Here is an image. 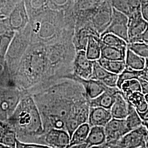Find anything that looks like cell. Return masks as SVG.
I'll use <instances>...</instances> for the list:
<instances>
[{
  "label": "cell",
  "mask_w": 148,
  "mask_h": 148,
  "mask_svg": "<svg viewBox=\"0 0 148 148\" xmlns=\"http://www.w3.org/2000/svg\"><path fill=\"white\" fill-rule=\"evenodd\" d=\"M90 125L88 122L83 123L77 127L72 134L68 148H75L84 143L90 132Z\"/></svg>",
  "instance_id": "d4e9b609"
},
{
  "label": "cell",
  "mask_w": 148,
  "mask_h": 148,
  "mask_svg": "<svg viewBox=\"0 0 148 148\" xmlns=\"http://www.w3.org/2000/svg\"><path fill=\"white\" fill-rule=\"evenodd\" d=\"M127 48L144 58H148V43L144 42L130 43Z\"/></svg>",
  "instance_id": "74e56055"
},
{
  "label": "cell",
  "mask_w": 148,
  "mask_h": 148,
  "mask_svg": "<svg viewBox=\"0 0 148 148\" xmlns=\"http://www.w3.org/2000/svg\"><path fill=\"white\" fill-rule=\"evenodd\" d=\"M13 81L17 88L26 91L41 90L55 82L46 45L30 44L13 77Z\"/></svg>",
  "instance_id": "7a4b0ae2"
},
{
  "label": "cell",
  "mask_w": 148,
  "mask_h": 148,
  "mask_svg": "<svg viewBox=\"0 0 148 148\" xmlns=\"http://www.w3.org/2000/svg\"><path fill=\"white\" fill-rule=\"evenodd\" d=\"M101 58L110 60L125 61L127 48L112 47L101 42Z\"/></svg>",
  "instance_id": "603a6c76"
},
{
  "label": "cell",
  "mask_w": 148,
  "mask_h": 148,
  "mask_svg": "<svg viewBox=\"0 0 148 148\" xmlns=\"http://www.w3.org/2000/svg\"><path fill=\"white\" fill-rule=\"evenodd\" d=\"M147 132L143 125L130 131L117 142L115 148H145V137Z\"/></svg>",
  "instance_id": "7c38bea8"
},
{
  "label": "cell",
  "mask_w": 148,
  "mask_h": 148,
  "mask_svg": "<svg viewBox=\"0 0 148 148\" xmlns=\"http://www.w3.org/2000/svg\"><path fill=\"white\" fill-rule=\"evenodd\" d=\"M76 0H48V8L53 11L68 12L71 11Z\"/></svg>",
  "instance_id": "d6a6232c"
},
{
  "label": "cell",
  "mask_w": 148,
  "mask_h": 148,
  "mask_svg": "<svg viewBox=\"0 0 148 148\" xmlns=\"http://www.w3.org/2000/svg\"><path fill=\"white\" fill-rule=\"evenodd\" d=\"M134 42H144L148 43V27L140 35L129 40L128 43Z\"/></svg>",
  "instance_id": "b9f144b4"
},
{
  "label": "cell",
  "mask_w": 148,
  "mask_h": 148,
  "mask_svg": "<svg viewBox=\"0 0 148 148\" xmlns=\"http://www.w3.org/2000/svg\"><path fill=\"white\" fill-rule=\"evenodd\" d=\"M145 148H148V131L145 137Z\"/></svg>",
  "instance_id": "681fc988"
},
{
  "label": "cell",
  "mask_w": 148,
  "mask_h": 148,
  "mask_svg": "<svg viewBox=\"0 0 148 148\" xmlns=\"http://www.w3.org/2000/svg\"><path fill=\"white\" fill-rule=\"evenodd\" d=\"M106 142L104 127L95 126L90 127V132L86 141L82 143L83 148L98 147Z\"/></svg>",
  "instance_id": "44dd1931"
},
{
  "label": "cell",
  "mask_w": 148,
  "mask_h": 148,
  "mask_svg": "<svg viewBox=\"0 0 148 148\" xmlns=\"http://www.w3.org/2000/svg\"><path fill=\"white\" fill-rule=\"evenodd\" d=\"M91 36L101 37V35L89 22L85 25L74 27L72 41L76 52L79 50H86L89 37Z\"/></svg>",
  "instance_id": "9a60e30c"
},
{
  "label": "cell",
  "mask_w": 148,
  "mask_h": 148,
  "mask_svg": "<svg viewBox=\"0 0 148 148\" xmlns=\"http://www.w3.org/2000/svg\"><path fill=\"white\" fill-rule=\"evenodd\" d=\"M112 14V7L109 0H105L90 18L92 25L100 35L109 25Z\"/></svg>",
  "instance_id": "8fae6325"
},
{
  "label": "cell",
  "mask_w": 148,
  "mask_h": 148,
  "mask_svg": "<svg viewBox=\"0 0 148 148\" xmlns=\"http://www.w3.org/2000/svg\"><path fill=\"white\" fill-rule=\"evenodd\" d=\"M16 139L15 131L7 122V126L0 139V144H3L6 148H16Z\"/></svg>",
  "instance_id": "1f68e13d"
},
{
  "label": "cell",
  "mask_w": 148,
  "mask_h": 148,
  "mask_svg": "<svg viewBox=\"0 0 148 148\" xmlns=\"http://www.w3.org/2000/svg\"><path fill=\"white\" fill-rule=\"evenodd\" d=\"M101 42L100 37L91 36L89 37L85 50L87 58L91 60H97L101 58Z\"/></svg>",
  "instance_id": "484cf974"
},
{
  "label": "cell",
  "mask_w": 148,
  "mask_h": 148,
  "mask_svg": "<svg viewBox=\"0 0 148 148\" xmlns=\"http://www.w3.org/2000/svg\"><path fill=\"white\" fill-rule=\"evenodd\" d=\"M130 13L134 11L140 10V7L143 0H127Z\"/></svg>",
  "instance_id": "7bdbcfd3"
},
{
  "label": "cell",
  "mask_w": 148,
  "mask_h": 148,
  "mask_svg": "<svg viewBox=\"0 0 148 148\" xmlns=\"http://www.w3.org/2000/svg\"><path fill=\"white\" fill-rule=\"evenodd\" d=\"M111 74V73L103 68L97 60H93L92 74L90 77L91 79L98 80L103 82Z\"/></svg>",
  "instance_id": "8d00e7d4"
},
{
  "label": "cell",
  "mask_w": 148,
  "mask_h": 148,
  "mask_svg": "<svg viewBox=\"0 0 148 148\" xmlns=\"http://www.w3.org/2000/svg\"><path fill=\"white\" fill-rule=\"evenodd\" d=\"M101 38L102 42L106 45L120 48H127L128 44L127 42L111 33L104 34L101 36Z\"/></svg>",
  "instance_id": "e575fe53"
},
{
  "label": "cell",
  "mask_w": 148,
  "mask_h": 148,
  "mask_svg": "<svg viewBox=\"0 0 148 148\" xmlns=\"http://www.w3.org/2000/svg\"><path fill=\"white\" fill-rule=\"evenodd\" d=\"M145 68L148 69V58L145 59Z\"/></svg>",
  "instance_id": "816d5d0a"
},
{
  "label": "cell",
  "mask_w": 148,
  "mask_h": 148,
  "mask_svg": "<svg viewBox=\"0 0 148 148\" xmlns=\"http://www.w3.org/2000/svg\"><path fill=\"white\" fill-rule=\"evenodd\" d=\"M105 0H76L72 8L75 23L79 27L90 22V18Z\"/></svg>",
  "instance_id": "52a82bcc"
},
{
  "label": "cell",
  "mask_w": 148,
  "mask_h": 148,
  "mask_svg": "<svg viewBox=\"0 0 148 148\" xmlns=\"http://www.w3.org/2000/svg\"><path fill=\"white\" fill-rule=\"evenodd\" d=\"M90 108L88 99L81 101L75 106L65 123V130L70 138L77 127L88 122Z\"/></svg>",
  "instance_id": "9c48e42d"
},
{
  "label": "cell",
  "mask_w": 148,
  "mask_h": 148,
  "mask_svg": "<svg viewBox=\"0 0 148 148\" xmlns=\"http://www.w3.org/2000/svg\"><path fill=\"white\" fill-rule=\"evenodd\" d=\"M143 73L142 70H135L126 67L120 74L118 75L116 87L120 89L122 83L127 80L136 79H138Z\"/></svg>",
  "instance_id": "d590c367"
},
{
  "label": "cell",
  "mask_w": 148,
  "mask_h": 148,
  "mask_svg": "<svg viewBox=\"0 0 148 148\" xmlns=\"http://www.w3.org/2000/svg\"><path fill=\"white\" fill-rule=\"evenodd\" d=\"M30 44V27L29 23L23 30L15 32L5 54V62L12 79Z\"/></svg>",
  "instance_id": "5b68a950"
},
{
  "label": "cell",
  "mask_w": 148,
  "mask_h": 148,
  "mask_svg": "<svg viewBox=\"0 0 148 148\" xmlns=\"http://www.w3.org/2000/svg\"><path fill=\"white\" fill-rule=\"evenodd\" d=\"M25 92L16 86L0 88V121L10 118Z\"/></svg>",
  "instance_id": "8992f818"
},
{
  "label": "cell",
  "mask_w": 148,
  "mask_h": 148,
  "mask_svg": "<svg viewBox=\"0 0 148 148\" xmlns=\"http://www.w3.org/2000/svg\"><path fill=\"white\" fill-rule=\"evenodd\" d=\"M29 21L48 9V0H24Z\"/></svg>",
  "instance_id": "cb8c5ba5"
},
{
  "label": "cell",
  "mask_w": 148,
  "mask_h": 148,
  "mask_svg": "<svg viewBox=\"0 0 148 148\" xmlns=\"http://www.w3.org/2000/svg\"><path fill=\"white\" fill-rule=\"evenodd\" d=\"M127 127L130 131L136 129L142 125L143 121L133 106L128 103V114L125 119Z\"/></svg>",
  "instance_id": "4dcf8cb0"
},
{
  "label": "cell",
  "mask_w": 148,
  "mask_h": 148,
  "mask_svg": "<svg viewBox=\"0 0 148 148\" xmlns=\"http://www.w3.org/2000/svg\"><path fill=\"white\" fill-rule=\"evenodd\" d=\"M122 95L126 99L135 92H141V86L139 79H134L124 81L120 88Z\"/></svg>",
  "instance_id": "836d02e7"
},
{
  "label": "cell",
  "mask_w": 148,
  "mask_h": 148,
  "mask_svg": "<svg viewBox=\"0 0 148 148\" xmlns=\"http://www.w3.org/2000/svg\"><path fill=\"white\" fill-rule=\"evenodd\" d=\"M106 142L100 148H115L117 142L130 131L127 128L125 119L112 118L104 126Z\"/></svg>",
  "instance_id": "ba28073f"
},
{
  "label": "cell",
  "mask_w": 148,
  "mask_h": 148,
  "mask_svg": "<svg viewBox=\"0 0 148 148\" xmlns=\"http://www.w3.org/2000/svg\"><path fill=\"white\" fill-rule=\"evenodd\" d=\"M110 110L100 106H90L88 123L90 127H104L112 119Z\"/></svg>",
  "instance_id": "d6986e66"
},
{
  "label": "cell",
  "mask_w": 148,
  "mask_h": 148,
  "mask_svg": "<svg viewBox=\"0 0 148 148\" xmlns=\"http://www.w3.org/2000/svg\"><path fill=\"white\" fill-rule=\"evenodd\" d=\"M15 86L5 59L0 58V88Z\"/></svg>",
  "instance_id": "f546056e"
},
{
  "label": "cell",
  "mask_w": 148,
  "mask_h": 148,
  "mask_svg": "<svg viewBox=\"0 0 148 148\" xmlns=\"http://www.w3.org/2000/svg\"><path fill=\"white\" fill-rule=\"evenodd\" d=\"M32 95L42 117L44 133L53 128L65 130L75 106L88 99L82 86L69 79H58Z\"/></svg>",
  "instance_id": "6da1fadb"
},
{
  "label": "cell",
  "mask_w": 148,
  "mask_h": 148,
  "mask_svg": "<svg viewBox=\"0 0 148 148\" xmlns=\"http://www.w3.org/2000/svg\"><path fill=\"white\" fill-rule=\"evenodd\" d=\"M126 67L135 70H142L145 67V59L127 47L125 59Z\"/></svg>",
  "instance_id": "4316f807"
},
{
  "label": "cell",
  "mask_w": 148,
  "mask_h": 148,
  "mask_svg": "<svg viewBox=\"0 0 148 148\" xmlns=\"http://www.w3.org/2000/svg\"><path fill=\"white\" fill-rule=\"evenodd\" d=\"M13 33H15V32L11 29L7 17L0 19V37Z\"/></svg>",
  "instance_id": "ab89813d"
},
{
  "label": "cell",
  "mask_w": 148,
  "mask_h": 148,
  "mask_svg": "<svg viewBox=\"0 0 148 148\" xmlns=\"http://www.w3.org/2000/svg\"><path fill=\"white\" fill-rule=\"evenodd\" d=\"M20 0H0V16L7 17Z\"/></svg>",
  "instance_id": "f35d334b"
},
{
  "label": "cell",
  "mask_w": 148,
  "mask_h": 148,
  "mask_svg": "<svg viewBox=\"0 0 148 148\" xmlns=\"http://www.w3.org/2000/svg\"><path fill=\"white\" fill-rule=\"evenodd\" d=\"M128 16L120 11L112 7L111 21L106 30L101 34V36L108 33L115 35L128 43Z\"/></svg>",
  "instance_id": "30bf717a"
},
{
  "label": "cell",
  "mask_w": 148,
  "mask_h": 148,
  "mask_svg": "<svg viewBox=\"0 0 148 148\" xmlns=\"http://www.w3.org/2000/svg\"><path fill=\"white\" fill-rule=\"evenodd\" d=\"M97 62L103 68L114 74L119 75L126 68L125 62L122 60H110L101 57Z\"/></svg>",
  "instance_id": "83f0119b"
},
{
  "label": "cell",
  "mask_w": 148,
  "mask_h": 148,
  "mask_svg": "<svg viewBox=\"0 0 148 148\" xmlns=\"http://www.w3.org/2000/svg\"><path fill=\"white\" fill-rule=\"evenodd\" d=\"M16 148H49V147L42 144L36 143H27V142H23L19 140L18 139L16 140Z\"/></svg>",
  "instance_id": "60d3db41"
},
{
  "label": "cell",
  "mask_w": 148,
  "mask_h": 148,
  "mask_svg": "<svg viewBox=\"0 0 148 148\" xmlns=\"http://www.w3.org/2000/svg\"><path fill=\"white\" fill-rule=\"evenodd\" d=\"M142 125L145 127V128H147V130L148 131V121L143 122Z\"/></svg>",
  "instance_id": "f907efd6"
},
{
  "label": "cell",
  "mask_w": 148,
  "mask_h": 148,
  "mask_svg": "<svg viewBox=\"0 0 148 148\" xmlns=\"http://www.w3.org/2000/svg\"><path fill=\"white\" fill-rule=\"evenodd\" d=\"M93 63V60L87 58L85 50L76 51L73 62V73L84 79H90Z\"/></svg>",
  "instance_id": "e0dca14e"
},
{
  "label": "cell",
  "mask_w": 148,
  "mask_h": 148,
  "mask_svg": "<svg viewBox=\"0 0 148 148\" xmlns=\"http://www.w3.org/2000/svg\"><path fill=\"white\" fill-rule=\"evenodd\" d=\"M75 20L72 11L49 9L29 21L30 43L45 45L66 39H73Z\"/></svg>",
  "instance_id": "3957f363"
},
{
  "label": "cell",
  "mask_w": 148,
  "mask_h": 148,
  "mask_svg": "<svg viewBox=\"0 0 148 148\" xmlns=\"http://www.w3.org/2000/svg\"><path fill=\"white\" fill-rule=\"evenodd\" d=\"M120 91L117 87H108L101 95L93 99H88L90 106H100L107 109H110L116 99V96Z\"/></svg>",
  "instance_id": "ffe728a7"
},
{
  "label": "cell",
  "mask_w": 148,
  "mask_h": 148,
  "mask_svg": "<svg viewBox=\"0 0 148 148\" xmlns=\"http://www.w3.org/2000/svg\"><path fill=\"white\" fill-rule=\"evenodd\" d=\"M128 17V33L129 41V40L134 37H137L144 32L148 27V23L143 19L140 10L131 12Z\"/></svg>",
  "instance_id": "ac0fdd59"
},
{
  "label": "cell",
  "mask_w": 148,
  "mask_h": 148,
  "mask_svg": "<svg viewBox=\"0 0 148 148\" xmlns=\"http://www.w3.org/2000/svg\"><path fill=\"white\" fill-rule=\"evenodd\" d=\"M126 99L128 103L134 107L138 112H143L148 108V103L145 99L144 95L141 92H133Z\"/></svg>",
  "instance_id": "f1b7e54d"
},
{
  "label": "cell",
  "mask_w": 148,
  "mask_h": 148,
  "mask_svg": "<svg viewBox=\"0 0 148 148\" xmlns=\"http://www.w3.org/2000/svg\"><path fill=\"white\" fill-rule=\"evenodd\" d=\"M139 116L140 117L142 121H148V107L147 109L143 112H138Z\"/></svg>",
  "instance_id": "bcb514c9"
},
{
  "label": "cell",
  "mask_w": 148,
  "mask_h": 148,
  "mask_svg": "<svg viewBox=\"0 0 148 148\" xmlns=\"http://www.w3.org/2000/svg\"><path fill=\"white\" fill-rule=\"evenodd\" d=\"M6 126H7V122L0 121V139L2 135V133L5 129Z\"/></svg>",
  "instance_id": "7dc6e473"
},
{
  "label": "cell",
  "mask_w": 148,
  "mask_h": 148,
  "mask_svg": "<svg viewBox=\"0 0 148 148\" xmlns=\"http://www.w3.org/2000/svg\"><path fill=\"white\" fill-rule=\"evenodd\" d=\"M112 118L125 119L128 114V103L122 95L121 90L117 93L116 99L110 109Z\"/></svg>",
  "instance_id": "7402d4cb"
},
{
  "label": "cell",
  "mask_w": 148,
  "mask_h": 148,
  "mask_svg": "<svg viewBox=\"0 0 148 148\" xmlns=\"http://www.w3.org/2000/svg\"><path fill=\"white\" fill-rule=\"evenodd\" d=\"M70 139V136L66 130L53 128L44 133L43 144L49 148H68Z\"/></svg>",
  "instance_id": "5bb4252c"
},
{
  "label": "cell",
  "mask_w": 148,
  "mask_h": 148,
  "mask_svg": "<svg viewBox=\"0 0 148 148\" xmlns=\"http://www.w3.org/2000/svg\"><path fill=\"white\" fill-rule=\"evenodd\" d=\"M7 122L15 131L19 140L43 144L42 117L32 95L26 90Z\"/></svg>",
  "instance_id": "277c9868"
},
{
  "label": "cell",
  "mask_w": 148,
  "mask_h": 148,
  "mask_svg": "<svg viewBox=\"0 0 148 148\" xmlns=\"http://www.w3.org/2000/svg\"><path fill=\"white\" fill-rule=\"evenodd\" d=\"M7 18L11 29L15 32H21L27 27L29 23V18L24 0H20L16 4Z\"/></svg>",
  "instance_id": "4fadbf2b"
},
{
  "label": "cell",
  "mask_w": 148,
  "mask_h": 148,
  "mask_svg": "<svg viewBox=\"0 0 148 148\" xmlns=\"http://www.w3.org/2000/svg\"><path fill=\"white\" fill-rule=\"evenodd\" d=\"M141 86V92L144 95L148 94V82L141 78L138 79Z\"/></svg>",
  "instance_id": "f6af8a7d"
},
{
  "label": "cell",
  "mask_w": 148,
  "mask_h": 148,
  "mask_svg": "<svg viewBox=\"0 0 148 148\" xmlns=\"http://www.w3.org/2000/svg\"><path fill=\"white\" fill-rule=\"evenodd\" d=\"M139 78H141L143 79L146 80L148 82V69L147 68H144L143 70V73Z\"/></svg>",
  "instance_id": "c3c4849f"
},
{
  "label": "cell",
  "mask_w": 148,
  "mask_h": 148,
  "mask_svg": "<svg viewBox=\"0 0 148 148\" xmlns=\"http://www.w3.org/2000/svg\"><path fill=\"white\" fill-rule=\"evenodd\" d=\"M5 17H4V16H0V19H1V18H5Z\"/></svg>",
  "instance_id": "11a10c76"
},
{
  "label": "cell",
  "mask_w": 148,
  "mask_h": 148,
  "mask_svg": "<svg viewBox=\"0 0 148 148\" xmlns=\"http://www.w3.org/2000/svg\"><path fill=\"white\" fill-rule=\"evenodd\" d=\"M0 148H6L5 145H3V144H0Z\"/></svg>",
  "instance_id": "db71d44e"
},
{
  "label": "cell",
  "mask_w": 148,
  "mask_h": 148,
  "mask_svg": "<svg viewBox=\"0 0 148 148\" xmlns=\"http://www.w3.org/2000/svg\"><path fill=\"white\" fill-rule=\"evenodd\" d=\"M144 98H145V101H146L148 104V94L144 95Z\"/></svg>",
  "instance_id": "f5cc1de1"
},
{
  "label": "cell",
  "mask_w": 148,
  "mask_h": 148,
  "mask_svg": "<svg viewBox=\"0 0 148 148\" xmlns=\"http://www.w3.org/2000/svg\"><path fill=\"white\" fill-rule=\"evenodd\" d=\"M65 79H73L82 85L88 99H93L97 97L109 87L101 81L91 79H86L80 77L73 73L69 74Z\"/></svg>",
  "instance_id": "2e32d148"
},
{
  "label": "cell",
  "mask_w": 148,
  "mask_h": 148,
  "mask_svg": "<svg viewBox=\"0 0 148 148\" xmlns=\"http://www.w3.org/2000/svg\"><path fill=\"white\" fill-rule=\"evenodd\" d=\"M140 12L143 19L148 23V0H143L140 7Z\"/></svg>",
  "instance_id": "ee69618b"
}]
</instances>
